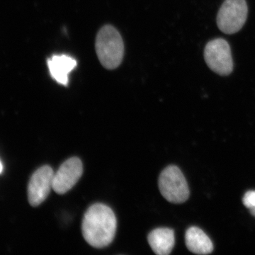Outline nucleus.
<instances>
[{"instance_id":"f257e3e1","label":"nucleus","mask_w":255,"mask_h":255,"mask_svg":"<svg viewBox=\"0 0 255 255\" xmlns=\"http://www.w3.org/2000/svg\"><path fill=\"white\" fill-rule=\"evenodd\" d=\"M117 227L113 211L105 204H96L90 206L84 216L82 235L93 248H105L114 241Z\"/></svg>"},{"instance_id":"f03ea898","label":"nucleus","mask_w":255,"mask_h":255,"mask_svg":"<svg viewBox=\"0 0 255 255\" xmlns=\"http://www.w3.org/2000/svg\"><path fill=\"white\" fill-rule=\"evenodd\" d=\"M96 52L101 64L108 70L118 68L124 56L123 38L114 26L106 25L97 33Z\"/></svg>"},{"instance_id":"7ed1b4c3","label":"nucleus","mask_w":255,"mask_h":255,"mask_svg":"<svg viewBox=\"0 0 255 255\" xmlns=\"http://www.w3.org/2000/svg\"><path fill=\"white\" fill-rule=\"evenodd\" d=\"M159 189L166 200L173 204H182L188 200L189 189L182 171L177 166L166 167L159 178Z\"/></svg>"},{"instance_id":"20e7f679","label":"nucleus","mask_w":255,"mask_h":255,"mask_svg":"<svg viewBox=\"0 0 255 255\" xmlns=\"http://www.w3.org/2000/svg\"><path fill=\"white\" fill-rule=\"evenodd\" d=\"M248 14L246 0H226L218 13V26L226 34L237 33L246 23Z\"/></svg>"},{"instance_id":"39448f33","label":"nucleus","mask_w":255,"mask_h":255,"mask_svg":"<svg viewBox=\"0 0 255 255\" xmlns=\"http://www.w3.org/2000/svg\"><path fill=\"white\" fill-rule=\"evenodd\" d=\"M204 59L209 68L221 76H228L233 70L232 53L229 43L223 38L209 41L204 49Z\"/></svg>"},{"instance_id":"423d86ee","label":"nucleus","mask_w":255,"mask_h":255,"mask_svg":"<svg viewBox=\"0 0 255 255\" xmlns=\"http://www.w3.org/2000/svg\"><path fill=\"white\" fill-rule=\"evenodd\" d=\"M54 171L48 165L42 166L32 174L28 185V199L33 207L39 206L53 189Z\"/></svg>"},{"instance_id":"0eeeda50","label":"nucleus","mask_w":255,"mask_h":255,"mask_svg":"<svg viewBox=\"0 0 255 255\" xmlns=\"http://www.w3.org/2000/svg\"><path fill=\"white\" fill-rule=\"evenodd\" d=\"M83 173V165L78 157L67 159L54 173L53 189L58 194L68 192L76 184Z\"/></svg>"},{"instance_id":"6e6552de","label":"nucleus","mask_w":255,"mask_h":255,"mask_svg":"<svg viewBox=\"0 0 255 255\" xmlns=\"http://www.w3.org/2000/svg\"><path fill=\"white\" fill-rule=\"evenodd\" d=\"M50 76L60 85L67 86L69 75L76 68L77 61L67 55H55L47 61Z\"/></svg>"},{"instance_id":"1a4fd4ad","label":"nucleus","mask_w":255,"mask_h":255,"mask_svg":"<svg viewBox=\"0 0 255 255\" xmlns=\"http://www.w3.org/2000/svg\"><path fill=\"white\" fill-rule=\"evenodd\" d=\"M152 251L158 255L170 254L175 244L173 230L169 228H157L151 231L147 238Z\"/></svg>"},{"instance_id":"9d476101","label":"nucleus","mask_w":255,"mask_h":255,"mask_svg":"<svg viewBox=\"0 0 255 255\" xmlns=\"http://www.w3.org/2000/svg\"><path fill=\"white\" fill-rule=\"evenodd\" d=\"M186 246L194 254L208 255L214 251V245L209 236L197 227H191L185 234Z\"/></svg>"},{"instance_id":"9b49d317","label":"nucleus","mask_w":255,"mask_h":255,"mask_svg":"<svg viewBox=\"0 0 255 255\" xmlns=\"http://www.w3.org/2000/svg\"><path fill=\"white\" fill-rule=\"evenodd\" d=\"M245 206L250 209L251 214L255 217V191H249L245 194L243 199Z\"/></svg>"},{"instance_id":"f8f14e48","label":"nucleus","mask_w":255,"mask_h":255,"mask_svg":"<svg viewBox=\"0 0 255 255\" xmlns=\"http://www.w3.org/2000/svg\"><path fill=\"white\" fill-rule=\"evenodd\" d=\"M2 171H3L2 163H1V161H0V174H1V172H2Z\"/></svg>"}]
</instances>
